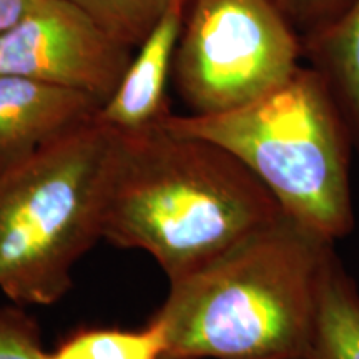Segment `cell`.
Instances as JSON below:
<instances>
[{
    "instance_id": "30bf717a",
    "label": "cell",
    "mask_w": 359,
    "mask_h": 359,
    "mask_svg": "<svg viewBox=\"0 0 359 359\" xmlns=\"http://www.w3.org/2000/svg\"><path fill=\"white\" fill-rule=\"evenodd\" d=\"M309 359H359V288L336 253L323 278Z\"/></svg>"
},
{
    "instance_id": "9a60e30c",
    "label": "cell",
    "mask_w": 359,
    "mask_h": 359,
    "mask_svg": "<svg viewBox=\"0 0 359 359\" xmlns=\"http://www.w3.org/2000/svg\"><path fill=\"white\" fill-rule=\"evenodd\" d=\"M37 0H0V37L30 12Z\"/></svg>"
},
{
    "instance_id": "4fadbf2b",
    "label": "cell",
    "mask_w": 359,
    "mask_h": 359,
    "mask_svg": "<svg viewBox=\"0 0 359 359\" xmlns=\"http://www.w3.org/2000/svg\"><path fill=\"white\" fill-rule=\"evenodd\" d=\"M0 359H48L37 321L24 306H0Z\"/></svg>"
},
{
    "instance_id": "2e32d148",
    "label": "cell",
    "mask_w": 359,
    "mask_h": 359,
    "mask_svg": "<svg viewBox=\"0 0 359 359\" xmlns=\"http://www.w3.org/2000/svg\"><path fill=\"white\" fill-rule=\"evenodd\" d=\"M163 359H183V358H172V356H165Z\"/></svg>"
},
{
    "instance_id": "5bb4252c",
    "label": "cell",
    "mask_w": 359,
    "mask_h": 359,
    "mask_svg": "<svg viewBox=\"0 0 359 359\" xmlns=\"http://www.w3.org/2000/svg\"><path fill=\"white\" fill-rule=\"evenodd\" d=\"M302 37L321 32L348 11L354 0H280Z\"/></svg>"
},
{
    "instance_id": "8992f818",
    "label": "cell",
    "mask_w": 359,
    "mask_h": 359,
    "mask_svg": "<svg viewBox=\"0 0 359 359\" xmlns=\"http://www.w3.org/2000/svg\"><path fill=\"white\" fill-rule=\"evenodd\" d=\"M133 50L69 0H37L0 37V74L82 92L103 107L122 82Z\"/></svg>"
},
{
    "instance_id": "7c38bea8",
    "label": "cell",
    "mask_w": 359,
    "mask_h": 359,
    "mask_svg": "<svg viewBox=\"0 0 359 359\" xmlns=\"http://www.w3.org/2000/svg\"><path fill=\"white\" fill-rule=\"evenodd\" d=\"M95 19L103 29L132 48H138L158 20L167 0H69Z\"/></svg>"
},
{
    "instance_id": "7a4b0ae2",
    "label": "cell",
    "mask_w": 359,
    "mask_h": 359,
    "mask_svg": "<svg viewBox=\"0 0 359 359\" xmlns=\"http://www.w3.org/2000/svg\"><path fill=\"white\" fill-rule=\"evenodd\" d=\"M333 241L280 217L182 280L154 314L165 356L309 359Z\"/></svg>"
},
{
    "instance_id": "9c48e42d",
    "label": "cell",
    "mask_w": 359,
    "mask_h": 359,
    "mask_svg": "<svg viewBox=\"0 0 359 359\" xmlns=\"http://www.w3.org/2000/svg\"><path fill=\"white\" fill-rule=\"evenodd\" d=\"M303 60L325 79L359 154V0L325 30L303 39Z\"/></svg>"
},
{
    "instance_id": "6da1fadb",
    "label": "cell",
    "mask_w": 359,
    "mask_h": 359,
    "mask_svg": "<svg viewBox=\"0 0 359 359\" xmlns=\"http://www.w3.org/2000/svg\"><path fill=\"white\" fill-rule=\"evenodd\" d=\"M116 132L102 238L182 280L285 212L236 156L154 125Z\"/></svg>"
},
{
    "instance_id": "3957f363",
    "label": "cell",
    "mask_w": 359,
    "mask_h": 359,
    "mask_svg": "<svg viewBox=\"0 0 359 359\" xmlns=\"http://www.w3.org/2000/svg\"><path fill=\"white\" fill-rule=\"evenodd\" d=\"M170 132L212 142L236 156L309 230L334 241L354 228V142L325 79L302 64L257 100L215 115H173Z\"/></svg>"
},
{
    "instance_id": "ba28073f",
    "label": "cell",
    "mask_w": 359,
    "mask_h": 359,
    "mask_svg": "<svg viewBox=\"0 0 359 359\" xmlns=\"http://www.w3.org/2000/svg\"><path fill=\"white\" fill-rule=\"evenodd\" d=\"M100 109L82 92L0 74V160L55 140L95 118Z\"/></svg>"
},
{
    "instance_id": "52a82bcc",
    "label": "cell",
    "mask_w": 359,
    "mask_h": 359,
    "mask_svg": "<svg viewBox=\"0 0 359 359\" xmlns=\"http://www.w3.org/2000/svg\"><path fill=\"white\" fill-rule=\"evenodd\" d=\"M193 0H167L158 20L138 45L116 92L98 111L102 122L120 132L158 125L172 114L168 79Z\"/></svg>"
},
{
    "instance_id": "277c9868",
    "label": "cell",
    "mask_w": 359,
    "mask_h": 359,
    "mask_svg": "<svg viewBox=\"0 0 359 359\" xmlns=\"http://www.w3.org/2000/svg\"><path fill=\"white\" fill-rule=\"evenodd\" d=\"M116 132L95 116L55 140L0 160V291L47 306L72 288V269L102 240Z\"/></svg>"
},
{
    "instance_id": "8fae6325",
    "label": "cell",
    "mask_w": 359,
    "mask_h": 359,
    "mask_svg": "<svg viewBox=\"0 0 359 359\" xmlns=\"http://www.w3.org/2000/svg\"><path fill=\"white\" fill-rule=\"evenodd\" d=\"M167 333L151 318L143 330L85 327L58 343L48 359H163Z\"/></svg>"
},
{
    "instance_id": "5b68a950",
    "label": "cell",
    "mask_w": 359,
    "mask_h": 359,
    "mask_svg": "<svg viewBox=\"0 0 359 359\" xmlns=\"http://www.w3.org/2000/svg\"><path fill=\"white\" fill-rule=\"evenodd\" d=\"M303 37L280 0H193L173 82L191 115L235 110L298 70Z\"/></svg>"
}]
</instances>
